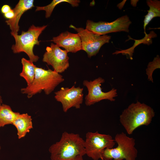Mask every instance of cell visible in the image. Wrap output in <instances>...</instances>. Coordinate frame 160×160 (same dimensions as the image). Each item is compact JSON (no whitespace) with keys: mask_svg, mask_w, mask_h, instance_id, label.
<instances>
[{"mask_svg":"<svg viewBox=\"0 0 160 160\" xmlns=\"http://www.w3.org/2000/svg\"><path fill=\"white\" fill-rule=\"evenodd\" d=\"M131 23L129 17L126 15L111 22L102 21L96 22L88 20L86 29L101 35L121 31L129 32V28Z\"/></svg>","mask_w":160,"mask_h":160,"instance_id":"cell-8","label":"cell"},{"mask_svg":"<svg viewBox=\"0 0 160 160\" xmlns=\"http://www.w3.org/2000/svg\"><path fill=\"white\" fill-rule=\"evenodd\" d=\"M33 0H20L12 9L14 16L12 19L6 20L7 25L9 26L11 33L18 34L20 27L19 22L23 14L26 11L34 7Z\"/></svg>","mask_w":160,"mask_h":160,"instance_id":"cell-13","label":"cell"},{"mask_svg":"<svg viewBox=\"0 0 160 160\" xmlns=\"http://www.w3.org/2000/svg\"><path fill=\"white\" fill-rule=\"evenodd\" d=\"M73 160H84L83 158V156H79L76 159Z\"/></svg>","mask_w":160,"mask_h":160,"instance_id":"cell-22","label":"cell"},{"mask_svg":"<svg viewBox=\"0 0 160 160\" xmlns=\"http://www.w3.org/2000/svg\"><path fill=\"white\" fill-rule=\"evenodd\" d=\"M146 3L149 9L148 14L145 16L143 28L145 34V28L151 21L154 17L160 16V1L158 0H148Z\"/></svg>","mask_w":160,"mask_h":160,"instance_id":"cell-17","label":"cell"},{"mask_svg":"<svg viewBox=\"0 0 160 160\" xmlns=\"http://www.w3.org/2000/svg\"><path fill=\"white\" fill-rule=\"evenodd\" d=\"M22 70L20 76L25 80L27 85L31 84L33 81L35 73L36 66L30 60L22 58L21 60Z\"/></svg>","mask_w":160,"mask_h":160,"instance_id":"cell-16","label":"cell"},{"mask_svg":"<svg viewBox=\"0 0 160 160\" xmlns=\"http://www.w3.org/2000/svg\"><path fill=\"white\" fill-rule=\"evenodd\" d=\"M104 82L105 80L100 77L92 81H83V84L88 91V93L85 97L86 105L90 106L103 100H108L111 101L115 100L114 97L117 95V90L113 88L107 92L102 91L101 86Z\"/></svg>","mask_w":160,"mask_h":160,"instance_id":"cell-9","label":"cell"},{"mask_svg":"<svg viewBox=\"0 0 160 160\" xmlns=\"http://www.w3.org/2000/svg\"><path fill=\"white\" fill-rule=\"evenodd\" d=\"M84 147L85 154L93 160H102V154L106 148H113L115 142L109 135L101 134L97 131L86 134Z\"/></svg>","mask_w":160,"mask_h":160,"instance_id":"cell-6","label":"cell"},{"mask_svg":"<svg viewBox=\"0 0 160 160\" xmlns=\"http://www.w3.org/2000/svg\"><path fill=\"white\" fill-rule=\"evenodd\" d=\"M32 119L27 113H20L12 123L16 128L19 139L24 137L33 128Z\"/></svg>","mask_w":160,"mask_h":160,"instance_id":"cell-14","label":"cell"},{"mask_svg":"<svg viewBox=\"0 0 160 160\" xmlns=\"http://www.w3.org/2000/svg\"><path fill=\"white\" fill-rule=\"evenodd\" d=\"M114 140L118 146L114 148L105 149L102 154V160H136L137 151L133 138L122 132L116 135Z\"/></svg>","mask_w":160,"mask_h":160,"instance_id":"cell-5","label":"cell"},{"mask_svg":"<svg viewBox=\"0 0 160 160\" xmlns=\"http://www.w3.org/2000/svg\"><path fill=\"white\" fill-rule=\"evenodd\" d=\"M51 41L59 47L64 48L68 52L76 53L82 50L81 39L77 33L66 31L53 37Z\"/></svg>","mask_w":160,"mask_h":160,"instance_id":"cell-12","label":"cell"},{"mask_svg":"<svg viewBox=\"0 0 160 160\" xmlns=\"http://www.w3.org/2000/svg\"><path fill=\"white\" fill-rule=\"evenodd\" d=\"M84 140L79 134L63 132L59 141L52 145L49 151L51 160H73L85 154Z\"/></svg>","mask_w":160,"mask_h":160,"instance_id":"cell-1","label":"cell"},{"mask_svg":"<svg viewBox=\"0 0 160 160\" xmlns=\"http://www.w3.org/2000/svg\"><path fill=\"white\" fill-rule=\"evenodd\" d=\"M83 88L76 87L75 85L71 88L62 87L55 92L54 97L61 103L63 111L66 112L72 107L80 108L83 100Z\"/></svg>","mask_w":160,"mask_h":160,"instance_id":"cell-11","label":"cell"},{"mask_svg":"<svg viewBox=\"0 0 160 160\" xmlns=\"http://www.w3.org/2000/svg\"><path fill=\"white\" fill-rule=\"evenodd\" d=\"M3 104V100L2 97L1 95L0 92V106H1Z\"/></svg>","mask_w":160,"mask_h":160,"instance_id":"cell-24","label":"cell"},{"mask_svg":"<svg viewBox=\"0 0 160 160\" xmlns=\"http://www.w3.org/2000/svg\"><path fill=\"white\" fill-rule=\"evenodd\" d=\"M160 58L159 56L157 55L152 62L149 63L148 68L146 69V73L148 75V79L153 82L152 74L153 71L156 69L160 68Z\"/></svg>","mask_w":160,"mask_h":160,"instance_id":"cell-19","label":"cell"},{"mask_svg":"<svg viewBox=\"0 0 160 160\" xmlns=\"http://www.w3.org/2000/svg\"><path fill=\"white\" fill-rule=\"evenodd\" d=\"M64 80L61 74L54 70L36 67L33 81L26 87L21 89L20 91L29 98L42 91L45 94L49 95Z\"/></svg>","mask_w":160,"mask_h":160,"instance_id":"cell-3","label":"cell"},{"mask_svg":"<svg viewBox=\"0 0 160 160\" xmlns=\"http://www.w3.org/2000/svg\"><path fill=\"white\" fill-rule=\"evenodd\" d=\"M138 1V0H134V3H131V4L134 7H136V6L137 2Z\"/></svg>","mask_w":160,"mask_h":160,"instance_id":"cell-23","label":"cell"},{"mask_svg":"<svg viewBox=\"0 0 160 160\" xmlns=\"http://www.w3.org/2000/svg\"><path fill=\"white\" fill-rule=\"evenodd\" d=\"M4 16L6 19H8V20L12 19L14 16V13L12 9L4 14Z\"/></svg>","mask_w":160,"mask_h":160,"instance_id":"cell-21","label":"cell"},{"mask_svg":"<svg viewBox=\"0 0 160 160\" xmlns=\"http://www.w3.org/2000/svg\"><path fill=\"white\" fill-rule=\"evenodd\" d=\"M20 113L13 111L9 105L2 104L0 106V128L12 124Z\"/></svg>","mask_w":160,"mask_h":160,"instance_id":"cell-15","label":"cell"},{"mask_svg":"<svg viewBox=\"0 0 160 160\" xmlns=\"http://www.w3.org/2000/svg\"><path fill=\"white\" fill-rule=\"evenodd\" d=\"M80 1L79 0H53L49 4L44 6L36 7V11L44 10L45 11V17H49L51 15L54 9L57 4L63 2H67L71 4L73 7H78Z\"/></svg>","mask_w":160,"mask_h":160,"instance_id":"cell-18","label":"cell"},{"mask_svg":"<svg viewBox=\"0 0 160 160\" xmlns=\"http://www.w3.org/2000/svg\"><path fill=\"white\" fill-rule=\"evenodd\" d=\"M1 150V146H0V152Z\"/></svg>","mask_w":160,"mask_h":160,"instance_id":"cell-25","label":"cell"},{"mask_svg":"<svg viewBox=\"0 0 160 160\" xmlns=\"http://www.w3.org/2000/svg\"><path fill=\"white\" fill-rule=\"evenodd\" d=\"M46 50L43 56V62L51 65L54 71L60 74L68 68L69 63L67 51L53 43L50 47H47Z\"/></svg>","mask_w":160,"mask_h":160,"instance_id":"cell-10","label":"cell"},{"mask_svg":"<svg viewBox=\"0 0 160 160\" xmlns=\"http://www.w3.org/2000/svg\"><path fill=\"white\" fill-rule=\"evenodd\" d=\"M155 114L150 106L137 101L123 111L120 116L119 121L127 133L131 135L138 127L149 125Z\"/></svg>","mask_w":160,"mask_h":160,"instance_id":"cell-2","label":"cell"},{"mask_svg":"<svg viewBox=\"0 0 160 160\" xmlns=\"http://www.w3.org/2000/svg\"><path fill=\"white\" fill-rule=\"evenodd\" d=\"M47 26H36L33 25L27 31H22L20 35L11 33L15 40V44L11 47L13 52L15 54L24 52L33 62L37 61L39 57L34 54L33 47L36 45H39L40 41L38 40V38Z\"/></svg>","mask_w":160,"mask_h":160,"instance_id":"cell-4","label":"cell"},{"mask_svg":"<svg viewBox=\"0 0 160 160\" xmlns=\"http://www.w3.org/2000/svg\"><path fill=\"white\" fill-rule=\"evenodd\" d=\"M12 9L8 5L5 4L3 5L1 9V13L4 14L10 11Z\"/></svg>","mask_w":160,"mask_h":160,"instance_id":"cell-20","label":"cell"},{"mask_svg":"<svg viewBox=\"0 0 160 160\" xmlns=\"http://www.w3.org/2000/svg\"><path fill=\"white\" fill-rule=\"evenodd\" d=\"M69 27L77 32L81 39L82 50L87 53L89 58L95 56L101 47L109 43L111 39V36L100 35L87 29L77 28L72 25Z\"/></svg>","mask_w":160,"mask_h":160,"instance_id":"cell-7","label":"cell"}]
</instances>
